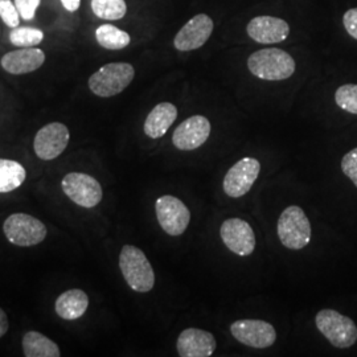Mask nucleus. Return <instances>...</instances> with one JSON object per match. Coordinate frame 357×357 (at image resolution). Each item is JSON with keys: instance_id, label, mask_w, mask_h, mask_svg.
I'll list each match as a JSON object with an SVG mask.
<instances>
[{"instance_id": "obj_1", "label": "nucleus", "mask_w": 357, "mask_h": 357, "mask_svg": "<svg viewBox=\"0 0 357 357\" xmlns=\"http://www.w3.org/2000/svg\"><path fill=\"white\" fill-rule=\"evenodd\" d=\"M248 68L257 78L282 81L293 76L296 65L290 53L278 48H266L249 56Z\"/></svg>"}, {"instance_id": "obj_2", "label": "nucleus", "mask_w": 357, "mask_h": 357, "mask_svg": "<svg viewBox=\"0 0 357 357\" xmlns=\"http://www.w3.org/2000/svg\"><path fill=\"white\" fill-rule=\"evenodd\" d=\"M119 268L130 289L137 293H149L155 284V273L150 261L139 248L125 245L119 255Z\"/></svg>"}, {"instance_id": "obj_3", "label": "nucleus", "mask_w": 357, "mask_h": 357, "mask_svg": "<svg viewBox=\"0 0 357 357\" xmlns=\"http://www.w3.org/2000/svg\"><path fill=\"white\" fill-rule=\"evenodd\" d=\"M135 77L134 66L128 63L103 65L89 78V89L101 98L118 96L128 88Z\"/></svg>"}, {"instance_id": "obj_4", "label": "nucleus", "mask_w": 357, "mask_h": 357, "mask_svg": "<svg viewBox=\"0 0 357 357\" xmlns=\"http://www.w3.org/2000/svg\"><path fill=\"white\" fill-rule=\"evenodd\" d=\"M278 237L282 245L291 250H301L311 241V224L305 211L298 206H287L278 220Z\"/></svg>"}, {"instance_id": "obj_5", "label": "nucleus", "mask_w": 357, "mask_h": 357, "mask_svg": "<svg viewBox=\"0 0 357 357\" xmlns=\"http://www.w3.org/2000/svg\"><path fill=\"white\" fill-rule=\"evenodd\" d=\"M315 324L320 333L336 348H351L357 342L355 321L335 310H320Z\"/></svg>"}, {"instance_id": "obj_6", "label": "nucleus", "mask_w": 357, "mask_h": 357, "mask_svg": "<svg viewBox=\"0 0 357 357\" xmlns=\"http://www.w3.org/2000/svg\"><path fill=\"white\" fill-rule=\"evenodd\" d=\"M3 230L10 243L22 248L35 246L47 237L45 225L36 217L26 213H13L7 217Z\"/></svg>"}, {"instance_id": "obj_7", "label": "nucleus", "mask_w": 357, "mask_h": 357, "mask_svg": "<svg viewBox=\"0 0 357 357\" xmlns=\"http://www.w3.org/2000/svg\"><path fill=\"white\" fill-rule=\"evenodd\" d=\"M155 212L162 229L169 236H181L191 222V212L178 197L165 195L156 200Z\"/></svg>"}, {"instance_id": "obj_8", "label": "nucleus", "mask_w": 357, "mask_h": 357, "mask_svg": "<svg viewBox=\"0 0 357 357\" xmlns=\"http://www.w3.org/2000/svg\"><path fill=\"white\" fill-rule=\"evenodd\" d=\"M61 187L75 204L84 208H94L102 200L101 184L88 174L70 172L63 178Z\"/></svg>"}, {"instance_id": "obj_9", "label": "nucleus", "mask_w": 357, "mask_h": 357, "mask_svg": "<svg viewBox=\"0 0 357 357\" xmlns=\"http://www.w3.org/2000/svg\"><path fill=\"white\" fill-rule=\"evenodd\" d=\"M230 332L241 344L257 349L268 348L277 340L275 328L264 320H237L230 326Z\"/></svg>"}, {"instance_id": "obj_10", "label": "nucleus", "mask_w": 357, "mask_h": 357, "mask_svg": "<svg viewBox=\"0 0 357 357\" xmlns=\"http://www.w3.org/2000/svg\"><path fill=\"white\" fill-rule=\"evenodd\" d=\"M261 172V165L255 158H243L230 167L224 178V192L233 199L243 197L255 185Z\"/></svg>"}, {"instance_id": "obj_11", "label": "nucleus", "mask_w": 357, "mask_h": 357, "mask_svg": "<svg viewBox=\"0 0 357 357\" xmlns=\"http://www.w3.org/2000/svg\"><path fill=\"white\" fill-rule=\"evenodd\" d=\"M69 138V128L64 123H50L38 130L33 141L35 153L41 160H53L64 153Z\"/></svg>"}, {"instance_id": "obj_12", "label": "nucleus", "mask_w": 357, "mask_h": 357, "mask_svg": "<svg viewBox=\"0 0 357 357\" xmlns=\"http://www.w3.org/2000/svg\"><path fill=\"white\" fill-rule=\"evenodd\" d=\"M213 28V20L205 13H199L181 26L174 38V45L180 52L199 50L212 36Z\"/></svg>"}, {"instance_id": "obj_13", "label": "nucleus", "mask_w": 357, "mask_h": 357, "mask_svg": "<svg viewBox=\"0 0 357 357\" xmlns=\"http://www.w3.org/2000/svg\"><path fill=\"white\" fill-rule=\"evenodd\" d=\"M211 122L203 115H193L178 125L172 143L180 151H192L202 147L211 135Z\"/></svg>"}, {"instance_id": "obj_14", "label": "nucleus", "mask_w": 357, "mask_h": 357, "mask_svg": "<svg viewBox=\"0 0 357 357\" xmlns=\"http://www.w3.org/2000/svg\"><path fill=\"white\" fill-rule=\"evenodd\" d=\"M221 240L234 255L246 257L255 249V234L253 228L241 218H228L220 229Z\"/></svg>"}, {"instance_id": "obj_15", "label": "nucleus", "mask_w": 357, "mask_h": 357, "mask_svg": "<svg viewBox=\"0 0 357 357\" xmlns=\"http://www.w3.org/2000/svg\"><path fill=\"white\" fill-rule=\"evenodd\" d=\"M249 38L258 44L273 45L283 43L290 35V26L287 22L274 16H257L246 26Z\"/></svg>"}, {"instance_id": "obj_16", "label": "nucleus", "mask_w": 357, "mask_h": 357, "mask_svg": "<svg viewBox=\"0 0 357 357\" xmlns=\"http://www.w3.org/2000/svg\"><path fill=\"white\" fill-rule=\"evenodd\" d=\"M176 348L181 357H209L216 351V339L211 332L187 328L178 335Z\"/></svg>"}, {"instance_id": "obj_17", "label": "nucleus", "mask_w": 357, "mask_h": 357, "mask_svg": "<svg viewBox=\"0 0 357 357\" xmlns=\"http://www.w3.org/2000/svg\"><path fill=\"white\" fill-rule=\"evenodd\" d=\"M45 63V53L31 47V48H20L17 51L8 52L1 57V68L10 75H26L38 70Z\"/></svg>"}, {"instance_id": "obj_18", "label": "nucleus", "mask_w": 357, "mask_h": 357, "mask_svg": "<svg viewBox=\"0 0 357 357\" xmlns=\"http://www.w3.org/2000/svg\"><path fill=\"white\" fill-rule=\"evenodd\" d=\"M178 118V109L171 102L156 105L144 121V134L151 139H159L166 135L167 131Z\"/></svg>"}, {"instance_id": "obj_19", "label": "nucleus", "mask_w": 357, "mask_h": 357, "mask_svg": "<svg viewBox=\"0 0 357 357\" xmlns=\"http://www.w3.org/2000/svg\"><path fill=\"white\" fill-rule=\"evenodd\" d=\"M89 306V298L86 293L78 289H72L61 294L56 301V312L64 320H76L84 317Z\"/></svg>"}, {"instance_id": "obj_20", "label": "nucleus", "mask_w": 357, "mask_h": 357, "mask_svg": "<svg viewBox=\"0 0 357 357\" xmlns=\"http://www.w3.org/2000/svg\"><path fill=\"white\" fill-rule=\"evenodd\" d=\"M22 345L26 357H59L61 355L59 345L40 332H26Z\"/></svg>"}, {"instance_id": "obj_21", "label": "nucleus", "mask_w": 357, "mask_h": 357, "mask_svg": "<svg viewBox=\"0 0 357 357\" xmlns=\"http://www.w3.org/2000/svg\"><path fill=\"white\" fill-rule=\"evenodd\" d=\"M26 176V169L19 162L0 159V193L15 191L24 183Z\"/></svg>"}, {"instance_id": "obj_22", "label": "nucleus", "mask_w": 357, "mask_h": 357, "mask_svg": "<svg viewBox=\"0 0 357 357\" xmlns=\"http://www.w3.org/2000/svg\"><path fill=\"white\" fill-rule=\"evenodd\" d=\"M97 43L109 51H121L128 47L131 38L126 31L119 29L113 24H102L96 29Z\"/></svg>"}, {"instance_id": "obj_23", "label": "nucleus", "mask_w": 357, "mask_h": 357, "mask_svg": "<svg viewBox=\"0 0 357 357\" xmlns=\"http://www.w3.org/2000/svg\"><path fill=\"white\" fill-rule=\"evenodd\" d=\"M93 13L103 20H121L128 13L125 0H91Z\"/></svg>"}, {"instance_id": "obj_24", "label": "nucleus", "mask_w": 357, "mask_h": 357, "mask_svg": "<svg viewBox=\"0 0 357 357\" xmlns=\"http://www.w3.org/2000/svg\"><path fill=\"white\" fill-rule=\"evenodd\" d=\"M44 40V32L33 26H16L10 32V41L20 48L36 47Z\"/></svg>"}, {"instance_id": "obj_25", "label": "nucleus", "mask_w": 357, "mask_h": 357, "mask_svg": "<svg viewBox=\"0 0 357 357\" xmlns=\"http://www.w3.org/2000/svg\"><path fill=\"white\" fill-rule=\"evenodd\" d=\"M335 102L347 113L357 115V85H342L335 93Z\"/></svg>"}, {"instance_id": "obj_26", "label": "nucleus", "mask_w": 357, "mask_h": 357, "mask_svg": "<svg viewBox=\"0 0 357 357\" xmlns=\"http://www.w3.org/2000/svg\"><path fill=\"white\" fill-rule=\"evenodd\" d=\"M0 19L10 28L20 26V13L15 6V1L0 0Z\"/></svg>"}, {"instance_id": "obj_27", "label": "nucleus", "mask_w": 357, "mask_h": 357, "mask_svg": "<svg viewBox=\"0 0 357 357\" xmlns=\"http://www.w3.org/2000/svg\"><path fill=\"white\" fill-rule=\"evenodd\" d=\"M342 171L357 187V149L345 153L342 159Z\"/></svg>"}, {"instance_id": "obj_28", "label": "nucleus", "mask_w": 357, "mask_h": 357, "mask_svg": "<svg viewBox=\"0 0 357 357\" xmlns=\"http://www.w3.org/2000/svg\"><path fill=\"white\" fill-rule=\"evenodd\" d=\"M13 1L17 11L20 13V17L26 22L33 20L38 6L41 3V0H13Z\"/></svg>"}, {"instance_id": "obj_29", "label": "nucleus", "mask_w": 357, "mask_h": 357, "mask_svg": "<svg viewBox=\"0 0 357 357\" xmlns=\"http://www.w3.org/2000/svg\"><path fill=\"white\" fill-rule=\"evenodd\" d=\"M343 24H344L345 31L348 32V35L357 40V7L351 8L344 13Z\"/></svg>"}, {"instance_id": "obj_30", "label": "nucleus", "mask_w": 357, "mask_h": 357, "mask_svg": "<svg viewBox=\"0 0 357 357\" xmlns=\"http://www.w3.org/2000/svg\"><path fill=\"white\" fill-rule=\"evenodd\" d=\"M61 4L68 13H76L81 6V0H61Z\"/></svg>"}, {"instance_id": "obj_31", "label": "nucleus", "mask_w": 357, "mask_h": 357, "mask_svg": "<svg viewBox=\"0 0 357 357\" xmlns=\"http://www.w3.org/2000/svg\"><path fill=\"white\" fill-rule=\"evenodd\" d=\"M10 327V321L7 318V314L0 308V337L6 335V332L8 331Z\"/></svg>"}]
</instances>
